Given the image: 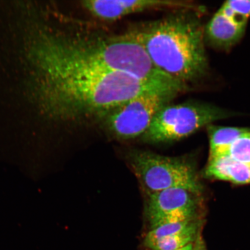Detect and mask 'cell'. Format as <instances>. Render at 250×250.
I'll return each instance as SVG.
<instances>
[{
    "label": "cell",
    "instance_id": "cell-1",
    "mask_svg": "<svg viewBox=\"0 0 250 250\" xmlns=\"http://www.w3.org/2000/svg\"><path fill=\"white\" fill-rule=\"evenodd\" d=\"M156 68L186 83L206 74L205 29L195 15H179L132 33Z\"/></svg>",
    "mask_w": 250,
    "mask_h": 250
},
{
    "label": "cell",
    "instance_id": "cell-2",
    "mask_svg": "<svg viewBox=\"0 0 250 250\" xmlns=\"http://www.w3.org/2000/svg\"><path fill=\"white\" fill-rule=\"evenodd\" d=\"M232 115V112L208 103L168 104L155 115L142 138L151 143L174 142L190 135L206 125L208 126Z\"/></svg>",
    "mask_w": 250,
    "mask_h": 250
},
{
    "label": "cell",
    "instance_id": "cell-3",
    "mask_svg": "<svg viewBox=\"0 0 250 250\" xmlns=\"http://www.w3.org/2000/svg\"><path fill=\"white\" fill-rule=\"evenodd\" d=\"M130 162L148 195L172 188L186 189L193 194L201 192L195 170L182 159L134 151L130 155Z\"/></svg>",
    "mask_w": 250,
    "mask_h": 250
},
{
    "label": "cell",
    "instance_id": "cell-4",
    "mask_svg": "<svg viewBox=\"0 0 250 250\" xmlns=\"http://www.w3.org/2000/svg\"><path fill=\"white\" fill-rule=\"evenodd\" d=\"M176 96L149 93L136 97L114 109L104 118L108 130L119 138L130 139L143 135L155 115Z\"/></svg>",
    "mask_w": 250,
    "mask_h": 250
},
{
    "label": "cell",
    "instance_id": "cell-5",
    "mask_svg": "<svg viewBox=\"0 0 250 250\" xmlns=\"http://www.w3.org/2000/svg\"><path fill=\"white\" fill-rule=\"evenodd\" d=\"M192 194L182 188L150 193L146 214L151 229L166 224L193 220L196 208Z\"/></svg>",
    "mask_w": 250,
    "mask_h": 250
},
{
    "label": "cell",
    "instance_id": "cell-6",
    "mask_svg": "<svg viewBox=\"0 0 250 250\" xmlns=\"http://www.w3.org/2000/svg\"><path fill=\"white\" fill-rule=\"evenodd\" d=\"M249 19L237 14L226 2L209 21L205 35L212 45L228 48L241 39Z\"/></svg>",
    "mask_w": 250,
    "mask_h": 250
},
{
    "label": "cell",
    "instance_id": "cell-7",
    "mask_svg": "<svg viewBox=\"0 0 250 250\" xmlns=\"http://www.w3.org/2000/svg\"><path fill=\"white\" fill-rule=\"evenodd\" d=\"M82 5L90 14L105 21H114L125 16L149 9L173 7L176 2L161 0H86Z\"/></svg>",
    "mask_w": 250,
    "mask_h": 250
},
{
    "label": "cell",
    "instance_id": "cell-8",
    "mask_svg": "<svg viewBox=\"0 0 250 250\" xmlns=\"http://www.w3.org/2000/svg\"><path fill=\"white\" fill-rule=\"evenodd\" d=\"M206 176L236 184L250 183V166L234 160L228 155L208 159Z\"/></svg>",
    "mask_w": 250,
    "mask_h": 250
},
{
    "label": "cell",
    "instance_id": "cell-9",
    "mask_svg": "<svg viewBox=\"0 0 250 250\" xmlns=\"http://www.w3.org/2000/svg\"><path fill=\"white\" fill-rule=\"evenodd\" d=\"M209 141H210V154L208 159L218 156L227 155L233 143L248 132L247 128L208 126Z\"/></svg>",
    "mask_w": 250,
    "mask_h": 250
},
{
    "label": "cell",
    "instance_id": "cell-10",
    "mask_svg": "<svg viewBox=\"0 0 250 250\" xmlns=\"http://www.w3.org/2000/svg\"><path fill=\"white\" fill-rule=\"evenodd\" d=\"M199 230V223L194 220L181 232L159 240L148 248L152 250L180 249L194 243Z\"/></svg>",
    "mask_w": 250,
    "mask_h": 250
},
{
    "label": "cell",
    "instance_id": "cell-11",
    "mask_svg": "<svg viewBox=\"0 0 250 250\" xmlns=\"http://www.w3.org/2000/svg\"><path fill=\"white\" fill-rule=\"evenodd\" d=\"M193 221L194 220L168 224L151 229L146 236V246L149 248L159 240L181 232L188 227Z\"/></svg>",
    "mask_w": 250,
    "mask_h": 250
},
{
    "label": "cell",
    "instance_id": "cell-12",
    "mask_svg": "<svg viewBox=\"0 0 250 250\" xmlns=\"http://www.w3.org/2000/svg\"><path fill=\"white\" fill-rule=\"evenodd\" d=\"M227 155L240 163L250 166V129L233 143Z\"/></svg>",
    "mask_w": 250,
    "mask_h": 250
},
{
    "label": "cell",
    "instance_id": "cell-13",
    "mask_svg": "<svg viewBox=\"0 0 250 250\" xmlns=\"http://www.w3.org/2000/svg\"><path fill=\"white\" fill-rule=\"evenodd\" d=\"M226 3L236 13L248 19L250 18V0H230Z\"/></svg>",
    "mask_w": 250,
    "mask_h": 250
},
{
    "label": "cell",
    "instance_id": "cell-14",
    "mask_svg": "<svg viewBox=\"0 0 250 250\" xmlns=\"http://www.w3.org/2000/svg\"><path fill=\"white\" fill-rule=\"evenodd\" d=\"M193 250H208L200 230L197 235L195 241L193 243Z\"/></svg>",
    "mask_w": 250,
    "mask_h": 250
},
{
    "label": "cell",
    "instance_id": "cell-15",
    "mask_svg": "<svg viewBox=\"0 0 250 250\" xmlns=\"http://www.w3.org/2000/svg\"><path fill=\"white\" fill-rule=\"evenodd\" d=\"M193 243L189 244V245L184 247V248L177 250H193Z\"/></svg>",
    "mask_w": 250,
    "mask_h": 250
}]
</instances>
